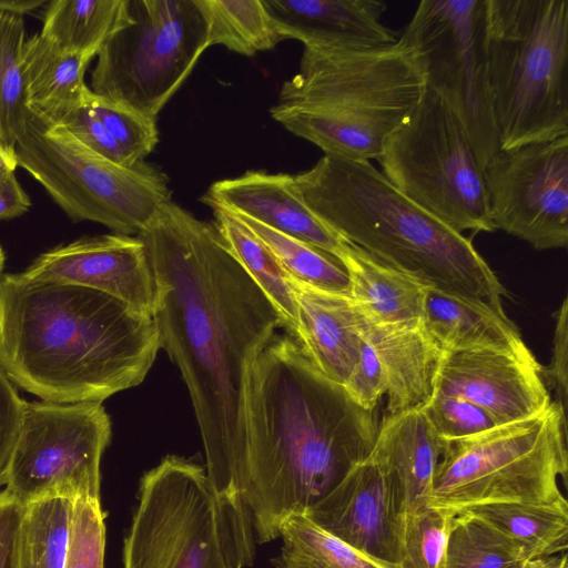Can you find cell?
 <instances>
[{
	"label": "cell",
	"mask_w": 568,
	"mask_h": 568,
	"mask_svg": "<svg viewBox=\"0 0 568 568\" xmlns=\"http://www.w3.org/2000/svg\"><path fill=\"white\" fill-rule=\"evenodd\" d=\"M132 22L98 52L91 91L145 118L161 110L210 47L197 0H128Z\"/></svg>",
	"instance_id": "cell-11"
},
{
	"label": "cell",
	"mask_w": 568,
	"mask_h": 568,
	"mask_svg": "<svg viewBox=\"0 0 568 568\" xmlns=\"http://www.w3.org/2000/svg\"><path fill=\"white\" fill-rule=\"evenodd\" d=\"M207 23L209 45L252 57L283 41L262 0H197Z\"/></svg>",
	"instance_id": "cell-31"
},
{
	"label": "cell",
	"mask_w": 568,
	"mask_h": 568,
	"mask_svg": "<svg viewBox=\"0 0 568 568\" xmlns=\"http://www.w3.org/2000/svg\"><path fill=\"white\" fill-rule=\"evenodd\" d=\"M349 280V297L366 320L383 325L423 324L426 287L347 241L339 258Z\"/></svg>",
	"instance_id": "cell-24"
},
{
	"label": "cell",
	"mask_w": 568,
	"mask_h": 568,
	"mask_svg": "<svg viewBox=\"0 0 568 568\" xmlns=\"http://www.w3.org/2000/svg\"><path fill=\"white\" fill-rule=\"evenodd\" d=\"M225 245L275 308L283 327L295 336L297 310L290 276L265 243L229 211L211 206Z\"/></svg>",
	"instance_id": "cell-28"
},
{
	"label": "cell",
	"mask_w": 568,
	"mask_h": 568,
	"mask_svg": "<svg viewBox=\"0 0 568 568\" xmlns=\"http://www.w3.org/2000/svg\"><path fill=\"white\" fill-rule=\"evenodd\" d=\"M436 393L477 405L496 425L537 416L552 402L536 358L497 351L444 353Z\"/></svg>",
	"instance_id": "cell-17"
},
{
	"label": "cell",
	"mask_w": 568,
	"mask_h": 568,
	"mask_svg": "<svg viewBox=\"0 0 568 568\" xmlns=\"http://www.w3.org/2000/svg\"><path fill=\"white\" fill-rule=\"evenodd\" d=\"M21 274L90 287L151 316L155 286L144 245L136 236H83L40 254Z\"/></svg>",
	"instance_id": "cell-16"
},
{
	"label": "cell",
	"mask_w": 568,
	"mask_h": 568,
	"mask_svg": "<svg viewBox=\"0 0 568 568\" xmlns=\"http://www.w3.org/2000/svg\"><path fill=\"white\" fill-rule=\"evenodd\" d=\"M27 403L0 367V487L6 486L11 455L23 423Z\"/></svg>",
	"instance_id": "cell-41"
},
{
	"label": "cell",
	"mask_w": 568,
	"mask_h": 568,
	"mask_svg": "<svg viewBox=\"0 0 568 568\" xmlns=\"http://www.w3.org/2000/svg\"><path fill=\"white\" fill-rule=\"evenodd\" d=\"M457 513L493 527L524 547L531 559L567 552L568 503H487Z\"/></svg>",
	"instance_id": "cell-27"
},
{
	"label": "cell",
	"mask_w": 568,
	"mask_h": 568,
	"mask_svg": "<svg viewBox=\"0 0 568 568\" xmlns=\"http://www.w3.org/2000/svg\"><path fill=\"white\" fill-rule=\"evenodd\" d=\"M160 349L152 316L70 283L0 276V367L45 402L102 403L143 382Z\"/></svg>",
	"instance_id": "cell-3"
},
{
	"label": "cell",
	"mask_w": 568,
	"mask_h": 568,
	"mask_svg": "<svg viewBox=\"0 0 568 568\" xmlns=\"http://www.w3.org/2000/svg\"><path fill=\"white\" fill-rule=\"evenodd\" d=\"M552 568H568V564H567V552L566 554H562L558 560L556 561V564L552 566Z\"/></svg>",
	"instance_id": "cell-47"
},
{
	"label": "cell",
	"mask_w": 568,
	"mask_h": 568,
	"mask_svg": "<svg viewBox=\"0 0 568 568\" xmlns=\"http://www.w3.org/2000/svg\"><path fill=\"white\" fill-rule=\"evenodd\" d=\"M423 325L444 353L497 351L535 358L516 324L483 301L427 286Z\"/></svg>",
	"instance_id": "cell-23"
},
{
	"label": "cell",
	"mask_w": 568,
	"mask_h": 568,
	"mask_svg": "<svg viewBox=\"0 0 568 568\" xmlns=\"http://www.w3.org/2000/svg\"><path fill=\"white\" fill-rule=\"evenodd\" d=\"M558 556L531 559L524 547L493 527L456 513L449 528L444 568H551Z\"/></svg>",
	"instance_id": "cell-29"
},
{
	"label": "cell",
	"mask_w": 568,
	"mask_h": 568,
	"mask_svg": "<svg viewBox=\"0 0 568 568\" xmlns=\"http://www.w3.org/2000/svg\"><path fill=\"white\" fill-rule=\"evenodd\" d=\"M567 415L551 402L537 416L445 442L427 506L456 514L487 503H567Z\"/></svg>",
	"instance_id": "cell-8"
},
{
	"label": "cell",
	"mask_w": 568,
	"mask_h": 568,
	"mask_svg": "<svg viewBox=\"0 0 568 568\" xmlns=\"http://www.w3.org/2000/svg\"><path fill=\"white\" fill-rule=\"evenodd\" d=\"M378 161L397 190L456 232L494 231L483 169L460 122L432 89Z\"/></svg>",
	"instance_id": "cell-10"
},
{
	"label": "cell",
	"mask_w": 568,
	"mask_h": 568,
	"mask_svg": "<svg viewBox=\"0 0 568 568\" xmlns=\"http://www.w3.org/2000/svg\"><path fill=\"white\" fill-rule=\"evenodd\" d=\"M92 57L65 53L40 33L27 39L22 71L27 105L43 122L55 125L82 105L90 92L84 73Z\"/></svg>",
	"instance_id": "cell-25"
},
{
	"label": "cell",
	"mask_w": 568,
	"mask_h": 568,
	"mask_svg": "<svg viewBox=\"0 0 568 568\" xmlns=\"http://www.w3.org/2000/svg\"><path fill=\"white\" fill-rule=\"evenodd\" d=\"M312 212L349 243L422 283L506 314V288L471 241L397 190L369 161L324 154L294 175Z\"/></svg>",
	"instance_id": "cell-4"
},
{
	"label": "cell",
	"mask_w": 568,
	"mask_h": 568,
	"mask_svg": "<svg viewBox=\"0 0 568 568\" xmlns=\"http://www.w3.org/2000/svg\"><path fill=\"white\" fill-rule=\"evenodd\" d=\"M16 153L19 166L73 222L91 221L119 234H139L171 201L169 179L160 168L145 161L114 164L34 114Z\"/></svg>",
	"instance_id": "cell-9"
},
{
	"label": "cell",
	"mask_w": 568,
	"mask_h": 568,
	"mask_svg": "<svg viewBox=\"0 0 568 568\" xmlns=\"http://www.w3.org/2000/svg\"><path fill=\"white\" fill-rule=\"evenodd\" d=\"M30 206L31 200L14 173L0 180V220L20 216L28 212Z\"/></svg>",
	"instance_id": "cell-44"
},
{
	"label": "cell",
	"mask_w": 568,
	"mask_h": 568,
	"mask_svg": "<svg viewBox=\"0 0 568 568\" xmlns=\"http://www.w3.org/2000/svg\"><path fill=\"white\" fill-rule=\"evenodd\" d=\"M424 412L444 442L467 438L497 426L484 409L456 396L436 393Z\"/></svg>",
	"instance_id": "cell-38"
},
{
	"label": "cell",
	"mask_w": 568,
	"mask_h": 568,
	"mask_svg": "<svg viewBox=\"0 0 568 568\" xmlns=\"http://www.w3.org/2000/svg\"><path fill=\"white\" fill-rule=\"evenodd\" d=\"M283 39L304 47L371 49L398 39L382 23L379 0H262Z\"/></svg>",
	"instance_id": "cell-19"
},
{
	"label": "cell",
	"mask_w": 568,
	"mask_h": 568,
	"mask_svg": "<svg viewBox=\"0 0 568 568\" xmlns=\"http://www.w3.org/2000/svg\"><path fill=\"white\" fill-rule=\"evenodd\" d=\"M232 214L265 243L291 278L317 290L349 295L348 275L336 258L250 217Z\"/></svg>",
	"instance_id": "cell-34"
},
{
	"label": "cell",
	"mask_w": 568,
	"mask_h": 568,
	"mask_svg": "<svg viewBox=\"0 0 568 568\" xmlns=\"http://www.w3.org/2000/svg\"><path fill=\"white\" fill-rule=\"evenodd\" d=\"M104 548L105 525L100 498L73 497L63 568H103Z\"/></svg>",
	"instance_id": "cell-36"
},
{
	"label": "cell",
	"mask_w": 568,
	"mask_h": 568,
	"mask_svg": "<svg viewBox=\"0 0 568 568\" xmlns=\"http://www.w3.org/2000/svg\"><path fill=\"white\" fill-rule=\"evenodd\" d=\"M43 4V0H0V11L23 16Z\"/></svg>",
	"instance_id": "cell-45"
},
{
	"label": "cell",
	"mask_w": 568,
	"mask_h": 568,
	"mask_svg": "<svg viewBox=\"0 0 568 568\" xmlns=\"http://www.w3.org/2000/svg\"><path fill=\"white\" fill-rule=\"evenodd\" d=\"M123 542V568H244L254 561L247 510L205 469L174 455L146 471Z\"/></svg>",
	"instance_id": "cell-7"
},
{
	"label": "cell",
	"mask_w": 568,
	"mask_h": 568,
	"mask_svg": "<svg viewBox=\"0 0 568 568\" xmlns=\"http://www.w3.org/2000/svg\"><path fill=\"white\" fill-rule=\"evenodd\" d=\"M26 504L7 489L0 491V568H16L18 531Z\"/></svg>",
	"instance_id": "cell-43"
},
{
	"label": "cell",
	"mask_w": 568,
	"mask_h": 568,
	"mask_svg": "<svg viewBox=\"0 0 568 568\" xmlns=\"http://www.w3.org/2000/svg\"><path fill=\"white\" fill-rule=\"evenodd\" d=\"M500 150L568 135V0H487Z\"/></svg>",
	"instance_id": "cell-6"
},
{
	"label": "cell",
	"mask_w": 568,
	"mask_h": 568,
	"mask_svg": "<svg viewBox=\"0 0 568 568\" xmlns=\"http://www.w3.org/2000/svg\"><path fill=\"white\" fill-rule=\"evenodd\" d=\"M18 166L16 149L7 146L0 140V180L13 174Z\"/></svg>",
	"instance_id": "cell-46"
},
{
	"label": "cell",
	"mask_w": 568,
	"mask_h": 568,
	"mask_svg": "<svg viewBox=\"0 0 568 568\" xmlns=\"http://www.w3.org/2000/svg\"><path fill=\"white\" fill-rule=\"evenodd\" d=\"M72 498L49 495L26 504L21 518L16 568H63Z\"/></svg>",
	"instance_id": "cell-30"
},
{
	"label": "cell",
	"mask_w": 568,
	"mask_h": 568,
	"mask_svg": "<svg viewBox=\"0 0 568 568\" xmlns=\"http://www.w3.org/2000/svg\"><path fill=\"white\" fill-rule=\"evenodd\" d=\"M343 388L366 410H375L378 400L386 394V381L381 363L363 337L358 359Z\"/></svg>",
	"instance_id": "cell-40"
},
{
	"label": "cell",
	"mask_w": 568,
	"mask_h": 568,
	"mask_svg": "<svg viewBox=\"0 0 568 568\" xmlns=\"http://www.w3.org/2000/svg\"><path fill=\"white\" fill-rule=\"evenodd\" d=\"M110 439L102 403L28 402L6 489L23 504L49 495L100 498V463Z\"/></svg>",
	"instance_id": "cell-13"
},
{
	"label": "cell",
	"mask_w": 568,
	"mask_h": 568,
	"mask_svg": "<svg viewBox=\"0 0 568 568\" xmlns=\"http://www.w3.org/2000/svg\"><path fill=\"white\" fill-rule=\"evenodd\" d=\"M555 332L552 339V354L548 367H541L545 384H549L555 393L552 400L566 415L568 395V298H564L561 306L555 313Z\"/></svg>",
	"instance_id": "cell-42"
},
{
	"label": "cell",
	"mask_w": 568,
	"mask_h": 568,
	"mask_svg": "<svg viewBox=\"0 0 568 568\" xmlns=\"http://www.w3.org/2000/svg\"><path fill=\"white\" fill-rule=\"evenodd\" d=\"M297 310L294 341L326 378L343 386L359 355L358 312L349 295L331 293L290 277Z\"/></svg>",
	"instance_id": "cell-21"
},
{
	"label": "cell",
	"mask_w": 568,
	"mask_h": 568,
	"mask_svg": "<svg viewBox=\"0 0 568 568\" xmlns=\"http://www.w3.org/2000/svg\"><path fill=\"white\" fill-rule=\"evenodd\" d=\"M4 260H6L4 252H3L2 246L0 245V274H1V271L4 265Z\"/></svg>",
	"instance_id": "cell-48"
},
{
	"label": "cell",
	"mask_w": 568,
	"mask_h": 568,
	"mask_svg": "<svg viewBox=\"0 0 568 568\" xmlns=\"http://www.w3.org/2000/svg\"><path fill=\"white\" fill-rule=\"evenodd\" d=\"M55 125L63 128L81 145L98 156L118 165H133L102 122L92 112L87 100L82 105L69 112Z\"/></svg>",
	"instance_id": "cell-39"
},
{
	"label": "cell",
	"mask_w": 568,
	"mask_h": 568,
	"mask_svg": "<svg viewBox=\"0 0 568 568\" xmlns=\"http://www.w3.org/2000/svg\"><path fill=\"white\" fill-rule=\"evenodd\" d=\"M358 329L375 352L384 372L386 414L396 416L424 409L436 394L444 356L424 325L377 324L358 312Z\"/></svg>",
	"instance_id": "cell-20"
},
{
	"label": "cell",
	"mask_w": 568,
	"mask_h": 568,
	"mask_svg": "<svg viewBox=\"0 0 568 568\" xmlns=\"http://www.w3.org/2000/svg\"><path fill=\"white\" fill-rule=\"evenodd\" d=\"M282 548L275 568H397L375 560L344 544L305 515H292L283 524Z\"/></svg>",
	"instance_id": "cell-32"
},
{
	"label": "cell",
	"mask_w": 568,
	"mask_h": 568,
	"mask_svg": "<svg viewBox=\"0 0 568 568\" xmlns=\"http://www.w3.org/2000/svg\"><path fill=\"white\" fill-rule=\"evenodd\" d=\"M494 230L535 250L568 244V135L499 152L483 170Z\"/></svg>",
	"instance_id": "cell-14"
},
{
	"label": "cell",
	"mask_w": 568,
	"mask_h": 568,
	"mask_svg": "<svg viewBox=\"0 0 568 568\" xmlns=\"http://www.w3.org/2000/svg\"><path fill=\"white\" fill-rule=\"evenodd\" d=\"M138 237L154 278L160 348L187 386L207 477L226 494L244 457L248 373L282 321L214 223L171 200Z\"/></svg>",
	"instance_id": "cell-1"
},
{
	"label": "cell",
	"mask_w": 568,
	"mask_h": 568,
	"mask_svg": "<svg viewBox=\"0 0 568 568\" xmlns=\"http://www.w3.org/2000/svg\"><path fill=\"white\" fill-rule=\"evenodd\" d=\"M377 429L375 410L323 376L294 339L275 335L248 373L244 457L225 495L242 503L258 541H272L368 457Z\"/></svg>",
	"instance_id": "cell-2"
},
{
	"label": "cell",
	"mask_w": 568,
	"mask_h": 568,
	"mask_svg": "<svg viewBox=\"0 0 568 568\" xmlns=\"http://www.w3.org/2000/svg\"><path fill=\"white\" fill-rule=\"evenodd\" d=\"M425 92L419 60L402 38L371 49L304 47L270 113L325 154L378 160Z\"/></svg>",
	"instance_id": "cell-5"
},
{
	"label": "cell",
	"mask_w": 568,
	"mask_h": 568,
	"mask_svg": "<svg viewBox=\"0 0 568 568\" xmlns=\"http://www.w3.org/2000/svg\"><path fill=\"white\" fill-rule=\"evenodd\" d=\"M131 22L128 0H53L43 13L40 36L65 53L94 58Z\"/></svg>",
	"instance_id": "cell-26"
},
{
	"label": "cell",
	"mask_w": 568,
	"mask_h": 568,
	"mask_svg": "<svg viewBox=\"0 0 568 568\" xmlns=\"http://www.w3.org/2000/svg\"><path fill=\"white\" fill-rule=\"evenodd\" d=\"M201 201L250 217L337 261L347 243L305 204L291 174L247 171L214 182Z\"/></svg>",
	"instance_id": "cell-18"
},
{
	"label": "cell",
	"mask_w": 568,
	"mask_h": 568,
	"mask_svg": "<svg viewBox=\"0 0 568 568\" xmlns=\"http://www.w3.org/2000/svg\"><path fill=\"white\" fill-rule=\"evenodd\" d=\"M487 0H423L402 39L464 128L480 168L499 152L487 54Z\"/></svg>",
	"instance_id": "cell-12"
},
{
	"label": "cell",
	"mask_w": 568,
	"mask_h": 568,
	"mask_svg": "<svg viewBox=\"0 0 568 568\" xmlns=\"http://www.w3.org/2000/svg\"><path fill=\"white\" fill-rule=\"evenodd\" d=\"M26 41L23 16L0 11V140L11 149H16L33 115L23 83Z\"/></svg>",
	"instance_id": "cell-33"
},
{
	"label": "cell",
	"mask_w": 568,
	"mask_h": 568,
	"mask_svg": "<svg viewBox=\"0 0 568 568\" xmlns=\"http://www.w3.org/2000/svg\"><path fill=\"white\" fill-rule=\"evenodd\" d=\"M88 104L113 136L131 164L144 161L159 142L156 120L145 118L97 95L91 90Z\"/></svg>",
	"instance_id": "cell-37"
},
{
	"label": "cell",
	"mask_w": 568,
	"mask_h": 568,
	"mask_svg": "<svg viewBox=\"0 0 568 568\" xmlns=\"http://www.w3.org/2000/svg\"><path fill=\"white\" fill-rule=\"evenodd\" d=\"M444 445L424 409L396 416L385 414L378 425L369 455L396 485L404 518L428 505Z\"/></svg>",
	"instance_id": "cell-22"
},
{
	"label": "cell",
	"mask_w": 568,
	"mask_h": 568,
	"mask_svg": "<svg viewBox=\"0 0 568 568\" xmlns=\"http://www.w3.org/2000/svg\"><path fill=\"white\" fill-rule=\"evenodd\" d=\"M454 514L430 506L404 518L398 568H444Z\"/></svg>",
	"instance_id": "cell-35"
},
{
	"label": "cell",
	"mask_w": 568,
	"mask_h": 568,
	"mask_svg": "<svg viewBox=\"0 0 568 568\" xmlns=\"http://www.w3.org/2000/svg\"><path fill=\"white\" fill-rule=\"evenodd\" d=\"M305 516L357 551L398 568L402 498L390 476L371 455Z\"/></svg>",
	"instance_id": "cell-15"
}]
</instances>
